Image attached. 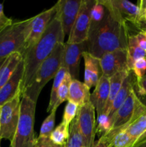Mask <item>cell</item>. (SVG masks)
Here are the masks:
<instances>
[{
  "label": "cell",
  "instance_id": "836d02e7",
  "mask_svg": "<svg viewBox=\"0 0 146 147\" xmlns=\"http://www.w3.org/2000/svg\"><path fill=\"white\" fill-rule=\"evenodd\" d=\"M136 79H139L145 75L146 71V57L138 59L134 63L132 68Z\"/></svg>",
  "mask_w": 146,
  "mask_h": 147
},
{
  "label": "cell",
  "instance_id": "ee69618b",
  "mask_svg": "<svg viewBox=\"0 0 146 147\" xmlns=\"http://www.w3.org/2000/svg\"><path fill=\"white\" fill-rule=\"evenodd\" d=\"M0 141H1V140H0ZM0 147H1V146H0Z\"/></svg>",
  "mask_w": 146,
  "mask_h": 147
},
{
  "label": "cell",
  "instance_id": "d6a6232c",
  "mask_svg": "<svg viewBox=\"0 0 146 147\" xmlns=\"http://www.w3.org/2000/svg\"><path fill=\"white\" fill-rule=\"evenodd\" d=\"M137 5L140 7V14L135 27L141 31H146V1H138Z\"/></svg>",
  "mask_w": 146,
  "mask_h": 147
},
{
  "label": "cell",
  "instance_id": "3957f363",
  "mask_svg": "<svg viewBox=\"0 0 146 147\" xmlns=\"http://www.w3.org/2000/svg\"><path fill=\"white\" fill-rule=\"evenodd\" d=\"M64 44V42H59L56 45L51 54L39 67L31 84L21 96H28L34 103H37L39 96L43 88L50 80L54 78L61 67Z\"/></svg>",
  "mask_w": 146,
  "mask_h": 147
},
{
  "label": "cell",
  "instance_id": "4316f807",
  "mask_svg": "<svg viewBox=\"0 0 146 147\" xmlns=\"http://www.w3.org/2000/svg\"><path fill=\"white\" fill-rule=\"evenodd\" d=\"M69 126H70L61 122L58 126H56V128H54L50 134V140L57 146L64 145L69 136Z\"/></svg>",
  "mask_w": 146,
  "mask_h": 147
},
{
  "label": "cell",
  "instance_id": "8fae6325",
  "mask_svg": "<svg viewBox=\"0 0 146 147\" xmlns=\"http://www.w3.org/2000/svg\"><path fill=\"white\" fill-rule=\"evenodd\" d=\"M84 52H87V41L77 44H64L61 66L67 69L72 80H78L80 60Z\"/></svg>",
  "mask_w": 146,
  "mask_h": 147
},
{
  "label": "cell",
  "instance_id": "d6986e66",
  "mask_svg": "<svg viewBox=\"0 0 146 147\" xmlns=\"http://www.w3.org/2000/svg\"><path fill=\"white\" fill-rule=\"evenodd\" d=\"M131 71L129 73L128 76L126 77L120 88V90L117 93V96L115 98L113 102L111 108H110V112H109L108 116L109 118L113 116L115 113L118 110L119 108L123 105V103L125 101L127 98L128 97L129 95L130 94L132 90L134 89V85L135 84L136 80H135L134 76L132 73Z\"/></svg>",
  "mask_w": 146,
  "mask_h": 147
},
{
  "label": "cell",
  "instance_id": "7c38bea8",
  "mask_svg": "<svg viewBox=\"0 0 146 147\" xmlns=\"http://www.w3.org/2000/svg\"><path fill=\"white\" fill-rule=\"evenodd\" d=\"M109 11L127 24L135 26L140 14V7L126 0H99Z\"/></svg>",
  "mask_w": 146,
  "mask_h": 147
},
{
  "label": "cell",
  "instance_id": "7a4b0ae2",
  "mask_svg": "<svg viewBox=\"0 0 146 147\" xmlns=\"http://www.w3.org/2000/svg\"><path fill=\"white\" fill-rule=\"evenodd\" d=\"M64 37L61 23L56 14L40 40L23 53L24 70L20 86L21 95L29 87L39 67L51 54L56 45L59 42H64Z\"/></svg>",
  "mask_w": 146,
  "mask_h": 147
},
{
  "label": "cell",
  "instance_id": "7402d4cb",
  "mask_svg": "<svg viewBox=\"0 0 146 147\" xmlns=\"http://www.w3.org/2000/svg\"><path fill=\"white\" fill-rule=\"evenodd\" d=\"M134 139L135 145L146 140V113L139 117L135 121L127 126L124 130ZM134 146V147H135Z\"/></svg>",
  "mask_w": 146,
  "mask_h": 147
},
{
  "label": "cell",
  "instance_id": "ab89813d",
  "mask_svg": "<svg viewBox=\"0 0 146 147\" xmlns=\"http://www.w3.org/2000/svg\"><path fill=\"white\" fill-rule=\"evenodd\" d=\"M135 147H146V140L144 141V142H141V143L137 144V146H135Z\"/></svg>",
  "mask_w": 146,
  "mask_h": 147
},
{
  "label": "cell",
  "instance_id": "5bb4252c",
  "mask_svg": "<svg viewBox=\"0 0 146 147\" xmlns=\"http://www.w3.org/2000/svg\"><path fill=\"white\" fill-rule=\"evenodd\" d=\"M82 0H60L57 16L60 20L64 35H70L79 10Z\"/></svg>",
  "mask_w": 146,
  "mask_h": 147
},
{
  "label": "cell",
  "instance_id": "f546056e",
  "mask_svg": "<svg viewBox=\"0 0 146 147\" xmlns=\"http://www.w3.org/2000/svg\"><path fill=\"white\" fill-rule=\"evenodd\" d=\"M106 13V8L103 4L100 3L99 0H96L95 4L93 6L91 10V20H90V27L99 24L104 18Z\"/></svg>",
  "mask_w": 146,
  "mask_h": 147
},
{
  "label": "cell",
  "instance_id": "ba28073f",
  "mask_svg": "<svg viewBox=\"0 0 146 147\" xmlns=\"http://www.w3.org/2000/svg\"><path fill=\"white\" fill-rule=\"evenodd\" d=\"M96 0H82L81 6L67 42L77 44L87 41L90 27V14Z\"/></svg>",
  "mask_w": 146,
  "mask_h": 147
},
{
  "label": "cell",
  "instance_id": "603a6c76",
  "mask_svg": "<svg viewBox=\"0 0 146 147\" xmlns=\"http://www.w3.org/2000/svg\"><path fill=\"white\" fill-rule=\"evenodd\" d=\"M126 53L127 67L131 71L133 64L136 60L142 57H146V52L139 46L135 35L129 34Z\"/></svg>",
  "mask_w": 146,
  "mask_h": 147
},
{
  "label": "cell",
  "instance_id": "74e56055",
  "mask_svg": "<svg viewBox=\"0 0 146 147\" xmlns=\"http://www.w3.org/2000/svg\"><path fill=\"white\" fill-rule=\"evenodd\" d=\"M139 46L146 52V31H140L135 34Z\"/></svg>",
  "mask_w": 146,
  "mask_h": 147
},
{
  "label": "cell",
  "instance_id": "44dd1931",
  "mask_svg": "<svg viewBox=\"0 0 146 147\" xmlns=\"http://www.w3.org/2000/svg\"><path fill=\"white\" fill-rule=\"evenodd\" d=\"M21 60L22 55L19 53H13L7 57L0 68V89L9 80Z\"/></svg>",
  "mask_w": 146,
  "mask_h": 147
},
{
  "label": "cell",
  "instance_id": "ffe728a7",
  "mask_svg": "<svg viewBox=\"0 0 146 147\" xmlns=\"http://www.w3.org/2000/svg\"><path fill=\"white\" fill-rule=\"evenodd\" d=\"M130 72H131V70H122V71L118 72V73H115V74L113 75L110 78H109V80H110V90H109V96L108 99H107V104H106L104 110L103 111L104 114L108 116L110 108H111L115 98L116 97L117 93L120 90L125 79L126 78V77L128 76Z\"/></svg>",
  "mask_w": 146,
  "mask_h": 147
},
{
  "label": "cell",
  "instance_id": "4fadbf2b",
  "mask_svg": "<svg viewBox=\"0 0 146 147\" xmlns=\"http://www.w3.org/2000/svg\"><path fill=\"white\" fill-rule=\"evenodd\" d=\"M102 75L110 78L118 72L129 70L127 65L126 50L105 53L99 58Z\"/></svg>",
  "mask_w": 146,
  "mask_h": 147
},
{
  "label": "cell",
  "instance_id": "83f0119b",
  "mask_svg": "<svg viewBox=\"0 0 146 147\" xmlns=\"http://www.w3.org/2000/svg\"><path fill=\"white\" fill-rule=\"evenodd\" d=\"M72 79L71 76H70V73H67L66 74L65 77H64V80H63L62 83L60 85V88H59L58 92H57V100L54 109L53 110H57V108L63 103V102L67 100V98H68L69 94V89H70V85L71 83Z\"/></svg>",
  "mask_w": 146,
  "mask_h": 147
},
{
  "label": "cell",
  "instance_id": "d590c367",
  "mask_svg": "<svg viewBox=\"0 0 146 147\" xmlns=\"http://www.w3.org/2000/svg\"><path fill=\"white\" fill-rule=\"evenodd\" d=\"M135 84L137 85L139 94L146 96V74L139 79H136Z\"/></svg>",
  "mask_w": 146,
  "mask_h": 147
},
{
  "label": "cell",
  "instance_id": "7bdbcfd3",
  "mask_svg": "<svg viewBox=\"0 0 146 147\" xmlns=\"http://www.w3.org/2000/svg\"><path fill=\"white\" fill-rule=\"evenodd\" d=\"M1 30H0V32H1Z\"/></svg>",
  "mask_w": 146,
  "mask_h": 147
},
{
  "label": "cell",
  "instance_id": "cb8c5ba5",
  "mask_svg": "<svg viewBox=\"0 0 146 147\" xmlns=\"http://www.w3.org/2000/svg\"><path fill=\"white\" fill-rule=\"evenodd\" d=\"M64 147H86L85 141L81 133L77 117L73 119L69 126V136Z\"/></svg>",
  "mask_w": 146,
  "mask_h": 147
},
{
  "label": "cell",
  "instance_id": "30bf717a",
  "mask_svg": "<svg viewBox=\"0 0 146 147\" xmlns=\"http://www.w3.org/2000/svg\"><path fill=\"white\" fill-rule=\"evenodd\" d=\"M58 9L59 4L57 1L51 8L44 10L32 17V20L29 25L28 36L26 40L25 50L31 47L40 40L52 20L55 17Z\"/></svg>",
  "mask_w": 146,
  "mask_h": 147
},
{
  "label": "cell",
  "instance_id": "e0dca14e",
  "mask_svg": "<svg viewBox=\"0 0 146 147\" xmlns=\"http://www.w3.org/2000/svg\"><path fill=\"white\" fill-rule=\"evenodd\" d=\"M82 57L84 60V83L90 89L93 86L95 87L102 76L100 61L99 58L92 56L88 52H84Z\"/></svg>",
  "mask_w": 146,
  "mask_h": 147
},
{
  "label": "cell",
  "instance_id": "8992f818",
  "mask_svg": "<svg viewBox=\"0 0 146 147\" xmlns=\"http://www.w3.org/2000/svg\"><path fill=\"white\" fill-rule=\"evenodd\" d=\"M32 17L21 21L13 22L0 32V59L19 53L22 55Z\"/></svg>",
  "mask_w": 146,
  "mask_h": 147
},
{
  "label": "cell",
  "instance_id": "f35d334b",
  "mask_svg": "<svg viewBox=\"0 0 146 147\" xmlns=\"http://www.w3.org/2000/svg\"><path fill=\"white\" fill-rule=\"evenodd\" d=\"M92 147H110L108 145V144L104 140L102 137H100V139L97 141L94 142V144Z\"/></svg>",
  "mask_w": 146,
  "mask_h": 147
},
{
  "label": "cell",
  "instance_id": "ac0fdd59",
  "mask_svg": "<svg viewBox=\"0 0 146 147\" xmlns=\"http://www.w3.org/2000/svg\"><path fill=\"white\" fill-rule=\"evenodd\" d=\"M90 89L84 83L79 80H72L70 85L67 101L76 103L78 107L84 106L90 101Z\"/></svg>",
  "mask_w": 146,
  "mask_h": 147
},
{
  "label": "cell",
  "instance_id": "6da1fadb",
  "mask_svg": "<svg viewBox=\"0 0 146 147\" xmlns=\"http://www.w3.org/2000/svg\"><path fill=\"white\" fill-rule=\"evenodd\" d=\"M128 37L127 24L106 9L103 20L99 24L90 27L87 41V52L100 58L105 53L126 50Z\"/></svg>",
  "mask_w": 146,
  "mask_h": 147
},
{
  "label": "cell",
  "instance_id": "60d3db41",
  "mask_svg": "<svg viewBox=\"0 0 146 147\" xmlns=\"http://www.w3.org/2000/svg\"><path fill=\"white\" fill-rule=\"evenodd\" d=\"M6 59H7V58H1V59H0V68H1V67L2 66V65L4 64V61L6 60Z\"/></svg>",
  "mask_w": 146,
  "mask_h": 147
},
{
  "label": "cell",
  "instance_id": "484cf974",
  "mask_svg": "<svg viewBox=\"0 0 146 147\" xmlns=\"http://www.w3.org/2000/svg\"><path fill=\"white\" fill-rule=\"evenodd\" d=\"M67 73H68V71H67V69L61 66L56 76L54 77L52 88L51 94H50V103H49L48 107L47 109V112H51L54 109V106H55L57 100V92H58L59 88H60L61 83H62L63 80H64V77Z\"/></svg>",
  "mask_w": 146,
  "mask_h": 147
},
{
  "label": "cell",
  "instance_id": "9c48e42d",
  "mask_svg": "<svg viewBox=\"0 0 146 147\" xmlns=\"http://www.w3.org/2000/svg\"><path fill=\"white\" fill-rule=\"evenodd\" d=\"M81 133L85 141L86 147H92L94 144L97 131V121L95 109L91 102L78 108L77 116Z\"/></svg>",
  "mask_w": 146,
  "mask_h": 147
},
{
  "label": "cell",
  "instance_id": "b9f144b4",
  "mask_svg": "<svg viewBox=\"0 0 146 147\" xmlns=\"http://www.w3.org/2000/svg\"><path fill=\"white\" fill-rule=\"evenodd\" d=\"M59 147H64V145H62V146H59Z\"/></svg>",
  "mask_w": 146,
  "mask_h": 147
},
{
  "label": "cell",
  "instance_id": "e575fe53",
  "mask_svg": "<svg viewBox=\"0 0 146 147\" xmlns=\"http://www.w3.org/2000/svg\"><path fill=\"white\" fill-rule=\"evenodd\" d=\"M13 22L12 20L4 14V9H3L2 4L0 3V30H3L4 27L10 25Z\"/></svg>",
  "mask_w": 146,
  "mask_h": 147
},
{
  "label": "cell",
  "instance_id": "8d00e7d4",
  "mask_svg": "<svg viewBox=\"0 0 146 147\" xmlns=\"http://www.w3.org/2000/svg\"><path fill=\"white\" fill-rule=\"evenodd\" d=\"M36 147H59V146L53 143L50 138L38 137L37 139Z\"/></svg>",
  "mask_w": 146,
  "mask_h": 147
},
{
  "label": "cell",
  "instance_id": "5b68a950",
  "mask_svg": "<svg viewBox=\"0 0 146 147\" xmlns=\"http://www.w3.org/2000/svg\"><path fill=\"white\" fill-rule=\"evenodd\" d=\"M145 113L146 105L140 100L133 89L118 110L109 118L110 130L101 136L109 139L117 132L124 130Z\"/></svg>",
  "mask_w": 146,
  "mask_h": 147
},
{
  "label": "cell",
  "instance_id": "2e32d148",
  "mask_svg": "<svg viewBox=\"0 0 146 147\" xmlns=\"http://www.w3.org/2000/svg\"><path fill=\"white\" fill-rule=\"evenodd\" d=\"M110 90L109 78L102 75L98 83L95 86L94 91L90 94V100L94 107L97 116L102 114L104 110Z\"/></svg>",
  "mask_w": 146,
  "mask_h": 147
},
{
  "label": "cell",
  "instance_id": "1f68e13d",
  "mask_svg": "<svg viewBox=\"0 0 146 147\" xmlns=\"http://www.w3.org/2000/svg\"><path fill=\"white\" fill-rule=\"evenodd\" d=\"M110 128V121L109 116L107 115L101 114L100 116H97V134H103L108 131Z\"/></svg>",
  "mask_w": 146,
  "mask_h": 147
},
{
  "label": "cell",
  "instance_id": "277c9868",
  "mask_svg": "<svg viewBox=\"0 0 146 147\" xmlns=\"http://www.w3.org/2000/svg\"><path fill=\"white\" fill-rule=\"evenodd\" d=\"M36 105L27 96H21L19 118L10 147H36L37 138L34 131Z\"/></svg>",
  "mask_w": 146,
  "mask_h": 147
},
{
  "label": "cell",
  "instance_id": "4dcf8cb0",
  "mask_svg": "<svg viewBox=\"0 0 146 147\" xmlns=\"http://www.w3.org/2000/svg\"><path fill=\"white\" fill-rule=\"evenodd\" d=\"M78 106L76 103L71 101H67L64 111V115H63L62 121L65 124L70 126L73 119L76 117L78 110Z\"/></svg>",
  "mask_w": 146,
  "mask_h": 147
},
{
  "label": "cell",
  "instance_id": "d4e9b609",
  "mask_svg": "<svg viewBox=\"0 0 146 147\" xmlns=\"http://www.w3.org/2000/svg\"><path fill=\"white\" fill-rule=\"evenodd\" d=\"M102 138L110 147H134L135 145V140L131 136L125 131H120L109 139Z\"/></svg>",
  "mask_w": 146,
  "mask_h": 147
},
{
  "label": "cell",
  "instance_id": "9a60e30c",
  "mask_svg": "<svg viewBox=\"0 0 146 147\" xmlns=\"http://www.w3.org/2000/svg\"><path fill=\"white\" fill-rule=\"evenodd\" d=\"M23 60L19 63L9 80L0 89V106L14 98L20 92L21 80L24 75Z\"/></svg>",
  "mask_w": 146,
  "mask_h": 147
},
{
  "label": "cell",
  "instance_id": "52a82bcc",
  "mask_svg": "<svg viewBox=\"0 0 146 147\" xmlns=\"http://www.w3.org/2000/svg\"><path fill=\"white\" fill-rule=\"evenodd\" d=\"M21 93L11 100L0 106V140L11 142L15 134L19 118Z\"/></svg>",
  "mask_w": 146,
  "mask_h": 147
},
{
  "label": "cell",
  "instance_id": "f1b7e54d",
  "mask_svg": "<svg viewBox=\"0 0 146 147\" xmlns=\"http://www.w3.org/2000/svg\"><path fill=\"white\" fill-rule=\"evenodd\" d=\"M56 111L57 110L52 111L50 115L44 120L40 129V138H50V134L54 129Z\"/></svg>",
  "mask_w": 146,
  "mask_h": 147
}]
</instances>
